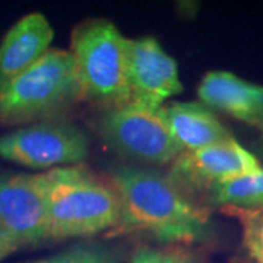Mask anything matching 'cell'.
<instances>
[{
  "label": "cell",
  "instance_id": "cell-1",
  "mask_svg": "<svg viewBox=\"0 0 263 263\" xmlns=\"http://www.w3.org/2000/svg\"><path fill=\"white\" fill-rule=\"evenodd\" d=\"M120 205L119 233H143L160 243H200L212 233L203 209L190 202L170 176L122 165L111 171Z\"/></svg>",
  "mask_w": 263,
  "mask_h": 263
},
{
  "label": "cell",
  "instance_id": "cell-2",
  "mask_svg": "<svg viewBox=\"0 0 263 263\" xmlns=\"http://www.w3.org/2000/svg\"><path fill=\"white\" fill-rule=\"evenodd\" d=\"M47 173V240L86 238L119 226L120 205L113 187L76 165Z\"/></svg>",
  "mask_w": 263,
  "mask_h": 263
},
{
  "label": "cell",
  "instance_id": "cell-3",
  "mask_svg": "<svg viewBox=\"0 0 263 263\" xmlns=\"http://www.w3.org/2000/svg\"><path fill=\"white\" fill-rule=\"evenodd\" d=\"M81 98L70 51L51 48L25 72L0 84V126L43 122Z\"/></svg>",
  "mask_w": 263,
  "mask_h": 263
},
{
  "label": "cell",
  "instance_id": "cell-4",
  "mask_svg": "<svg viewBox=\"0 0 263 263\" xmlns=\"http://www.w3.org/2000/svg\"><path fill=\"white\" fill-rule=\"evenodd\" d=\"M127 44L129 38L108 19H89L73 29L70 54L84 98L108 107L130 100Z\"/></svg>",
  "mask_w": 263,
  "mask_h": 263
},
{
  "label": "cell",
  "instance_id": "cell-5",
  "mask_svg": "<svg viewBox=\"0 0 263 263\" xmlns=\"http://www.w3.org/2000/svg\"><path fill=\"white\" fill-rule=\"evenodd\" d=\"M162 107L135 100L108 107L100 120V133L111 149L130 160L173 164L181 149L170 133Z\"/></svg>",
  "mask_w": 263,
  "mask_h": 263
},
{
  "label": "cell",
  "instance_id": "cell-6",
  "mask_svg": "<svg viewBox=\"0 0 263 263\" xmlns=\"http://www.w3.org/2000/svg\"><path fill=\"white\" fill-rule=\"evenodd\" d=\"M88 154L86 135L70 123L43 120L0 136V158L27 168L75 167Z\"/></svg>",
  "mask_w": 263,
  "mask_h": 263
},
{
  "label": "cell",
  "instance_id": "cell-7",
  "mask_svg": "<svg viewBox=\"0 0 263 263\" xmlns=\"http://www.w3.org/2000/svg\"><path fill=\"white\" fill-rule=\"evenodd\" d=\"M48 173L0 177V233L22 249L47 240Z\"/></svg>",
  "mask_w": 263,
  "mask_h": 263
},
{
  "label": "cell",
  "instance_id": "cell-8",
  "mask_svg": "<svg viewBox=\"0 0 263 263\" xmlns=\"http://www.w3.org/2000/svg\"><path fill=\"white\" fill-rule=\"evenodd\" d=\"M259 168V160L231 138L202 149L181 152L171 164L170 179L179 187L189 186L209 190L216 184Z\"/></svg>",
  "mask_w": 263,
  "mask_h": 263
},
{
  "label": "cell",
  "instance_id": "cell-9",
  "mask_svg": "<svg viewBox=\"0 0 263 263\" xmlns=\"http://www.w3.org/2000/svg\"><path fill=\"white\" fill-rule=\"evenodd\" d=\"M127 79L130 100L162 107L183 92L177 62L154 37L129 38Z\"/></svg>",
  "mask_w": 263,
  "mask_h": 263
},
{
  "label": "cell",
  "instance_id": "cell-10",
  "mask_svg": "<svg viewBox=\"0 0 263 263\" xmlns=\"http://www.w3.org/2000/svg\"><path fill=\"white\" fill-rule=\"evenodd\" d=\"M197 97L209 110H218L263 133V85L249 82L233 72L212 70L202 78Z\"/></svg>",
  "mask_w": 263,
  "mask_h": 263
},
{
  "label": "cell",
  "instance_id": "cell-11",
  "mask_svg": "<svg viewBox=\"0 0 263 263\" xmlns=\"http://www.w3.org/2000/svg\"><path fill=\"white\" fill-rule=\"evenodd\" d=\"M54 29L41 12H31L15 22L0 41V84L25 72L51 50Z\"/></svg>",
  "mask_w": 263,
  "mask_h": 263
},
{
  "label": "cell",
  "instance_id": "cell-12",
  "mask_svg": "<svg viewBox=\"0 0 263 263\" xmlns=\"http://www.w3.org/2000/svg\"><path fill=\"white\" fill-rule=\"evenodd\" d=\"M162 108L170 133L181 152L202 149L233 138L215 114L202 103L174 101Z\"/></svg>",
  "mask_w": 263,
  "mask_h": 263
},
{
  "label": "cell",
  "instance_id": "cell-13",
  "mask_svg": "<svg viewBox=\"0 0 263 263\" xmlns=\"http://www.w3.org/2000/svg\"><path fill=\"white\" fill-rule=\"evenodd\" d=\"M212 200L228 209L263 211V168L209 189Z\"/></svg>",
  "mask_w": 263,
  "mask_h": 263
},
{
  "label": "cell",
  "instance_id": "cell-14",
  "mask_svg": "<svg viewBox=\"0 0 263 263\" xmlns=\"http://www.w3.org/2000/svg\"><path fill=\"white\" fill-rule=\"evenodd\" d=\"M122 250L113 245L81 241L65 250L27 263H120Z\"/></svg>",
  "mask_w": 263,
  "mask_h": 263
},
{
  "label": "cell",
  "instance_id": "cell-15",
  "mask_svg": "<svg viewBox=\"0 0 263 263\" xmlns=\"http://www.w3.org/2000/svg\"><path fill=\"white\" fill-rule=\"evenodd\" d=\"M241 226V243L252 263H263V211L228 209Z\"/></svg>",
  "mask_w": 263,
  "mask_h": 263
},
{
  "label": "cell",
  "instance_id": "cell-16",
  "mask_svg": "<svg viewBox=\"0 0 263 263\" xmlns=\"http://www.w3.org/2000/svg\"><path fill=\"white\" fill-rule=\"evenodd\" d=\"M130 263H200L195 254L180 249L141 247L133 254Z\"/></svg>",
  "mask_w": 263,
  "mask_h": 263
},
{
  "label": "cell",
  "instance_id": "cell-17",
  "mask_svg": "<svg viewBox=\"0 0 263 263\" xmlns=\"http://www.w3.org/2000/svg\"><path fill=\"white\" fill-rule=\"evenodd\" d=\"M19 249L21 247L10 237L0 233V262H3L5 259H8L15 252H18Z\"/></svg>",
  "mask_w": 263,
  "mask_h": 263
},
{
  "label": "cell",
  "instance_id": "cell-18",
  "mask_svg": "<svg viewBox=\"0 0 263 263\" xmlns=\"http://www.w3.org/2000/svg\"><path fill=\"white\" fill-rule=\"evenodd\" d=\"M262 135H263V133H262Z\"/></svg>",
  "mask_w": 263,
  "mask_h": 263
}]
</instances>
